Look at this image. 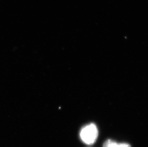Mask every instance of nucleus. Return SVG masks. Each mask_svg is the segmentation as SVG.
<instances>
[{"mask_svg":"<svg viewBox=\"0 0 148 147\" xmlns=\"http://www.w3.org/2000/svg\"><path fill=\"white\" fill-rule=\"evenodd\" d=\"M98 136V129L94 123L89 124L83 127L80 131L81 140L87 145H91L95 143Z\"/></svg>","mask_w":148,"mask_h":147,"instance_id":"obj_1","label":"nucleus"},{"mask_svg":"<svg viewBox=\"0 0 148 147\" xmlns=\"http://www.w3.org/2000/svg\"><path fill=\"white\" fill-rule=\"evenodd\" d=\"M103 147H131V146L128 143H118L111 140H108L103 143Z\"/></svg>","mask_w":148,"mask_h":147,"instance_id":"obj_2","label":"nucleus"}]
</instances>
